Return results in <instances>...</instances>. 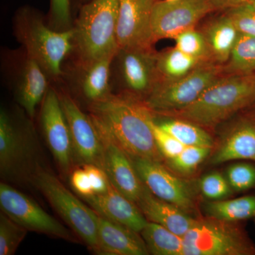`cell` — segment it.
<instances>
[{
	"instance_id": "6da1fadb",
	"label": "cell",
	"mask_w": 255,
	"mask_h": 255,
	"mask_svg": "<svg viewBox=\"0 0 255 255\" xmlns=\"http://www.w3.org/2000/svg\"><path fill=\"white\" fill-rule=\"evenodd\" d=\"M89 116L99 135L114 142L131 159L162 160L150 126L153 112L145 101L135 95L111 94L91 103Z\"/></svg>"
},
{
	"instance_id": "7a4b0ae2",
	"label": "cell",
	"mask_w": 255,
	"mask_h": 255,
	"mask_svg": "<svg viewBox=\"0 0 255 255\" xmlns=\"http://www.w3.org/2000/svg\"><path fill=\"white\" fill-rule=\"evenodd\" d=\"M255 100V74L219 77L191 105L164 115L214 127Z\"/></svg>"
},
{
	"instance_id": "3957f363",
	"label": "cell",
	"mask_w": 255,
	"mask_h": 255,
	"mask_svg": "<svg viewBox=\"0 0 255 255\" xmlns=\"http://www.w3.org/2000/svg\"><path fill=\"white\" fill-rule=\"evenodd\" d=\"M43 165L34 128L26 119L1 109L0 112V174L4 182L31 184Z\"/></svg>"
},
{
	"instance_id": "277c9868",
	"label": "cell",
	"mask_w": 255,
	"mask_h": 255,
	"mask_svg": "<svg viewBox=\"0 0 255 255\" xmlns=\"http://www.w3.org/2000/svg\"><path fill=\"white\" fill-rule=\"evenodd\" d=\"M119 0H89L82 5L74 31V44L82 65L117 56Z\"/></svg>"
},
{
	"instance_id": "5b68a950",
	"label": "cell",
	"mask_w": 255,
	"mask_h": 255,
	"mask_svg": "<svg viewBox=\"0 0 255 255\" xmlns=\"http://www.w3.org/2000/svg\"><path fill=\"white\" fill-rule=\"evenodd\" d=\"M16 23L17 36L26 48L28 57L36 60L47 74L59 76L63 60L75 47L74 28L62 31L50 29L28 9L20 11Z\"/></svg>"
},
{
	"instance_id": "8992f818",
	"label": "cell",
	"mask_w": 255,
	"mask_h": 255,
	"mask_svg": "<svg viewBox=\"0 0 255 255\" xmlns=\"http://www.w3.org/2000/svg\"><path fill=\"white\" fill-rule=\"evenodd\" d=\"M31 185L41 191L75 236L97 253L98 241L95 210L79 200L43 164L37 170Z\"/></svg>"
},
{
	"instance_id": "52a82bcc",
	"label": "cell",
	"mask_w": 255,
	"mask_h": 255,
	"mask_svg": "<svg viewBox=\"0 0 255 255\" xmlns=\"http://www.w3.org/2000/svg\"><path fill=\"white\" fill-rule=\"evenodd\" d=\"M222 73V66L208 62L182 78L159 80L147 96L145 104L153 113L164 115L182 110L194 103Z\"/></svg>"
},
{
	"instance_id": "ba28073f",
	"label": "cell",
	"mask_w": 255,
	"mask_h": 255,
	"mask_svg": "<svg viewBox=\"0 0 255 255\" xmlns=\"http://www.w3.org/2000/svg\"><path fill=\"white\" fill-rule=\"evenodd\" d=\"M184 255H250L254 247L231 222L199 220L184 236Z\"/></svg>"
},
{
	"instance_id": "9c48e42d",
	"label": "cell",
	"mask_w": 255,
	"mask_h": 255,
	"mask_svg": "<svg viewBox=\"0 0 255 255\" xmlns=\"http://www.w3.org/2000/svg\"><path fill=\"white\" fill-rule=\"evenodd\" d=\"M0 206L1 211L28 231L64 241H76V238L68 228L36 201L4 182L0 184Z\"/></svg>"
},
{
	"instance_id": "30bf717a",
	"label": "cell",
	"mask_w": 255,
	"mask_h": 255,
	"mask_svg": "<svg viewBox=\"0 0 255 255\" xmlns=\"http://www.w3.org/2000/svg\"><path fill=\"white\" fill-rule=\"evenodd\" d=\"M215 8L209 0L157 1L152 10L151 27L155 41L174 38L196 25Z\"/></svg>"
},
{
	"instance_id": "8fae6325",
	"label": "cell",
	"mask_w": 255,
	"mask_h": 255,
	"mask_svg": "<svg viewBox=\"0 0 255 255\" xmlns=\"http://www.w3.org/2000/svg\"><path fill=\"white\" fill-rule=\"evenodd\" d=\"M40 118L45 140L58 168L69 174L75 161L73 144L60 95L53 89H49L43 99Z\"/></svg>"
},
{
	"instance_id": "7c38bea8",
	"label": "cell",
	"mask_w": 255,
	"mask_h": 255,
	"mask_svg": "<svg viewBox=\"0 0 255 255\" xmlns=\"http://www.w3.org/2000/svg\"><path fill=\"white\" fill-rule=\"evenodd\" d=\"M157 0H119L117 36L119 49L152 48L151 18Z\"/></svg>"
},
{
	"instance_id": "4fadbf2b",
	"label": "cell",
	"mask_w": 255,
	"mask_h": 255,
	"mask_svg": "<svg viewBox=\"0 0 255 255\" xmlns=\"http://www.w3.org/2000/svg\"><path fill=\"white\" fill-rule=\"evenodd\" d=\"M60 99L70 129L74 159L82 166L92 164L102 168L103 146L90 116L70 96L63 94Z\"/></svg>"
},
{
	"instance_id": "5bb4252c",
	"label": "cell",
	"mask_w": 255,
	"mask_h": 255,
	"mask_svg": "<svg viewBox=\"0 0 255 255\" xmlns=\"http://www.w3.org/2000/svg\"><path fill=\"white\" fill-rule=\"evenodd\" d=\"M132 161L142 182L153 195L186 213L195 209L192 195L185 183L169 173L160 162L142 158Z\"/></svg>"
},
{
	"instance_id": "9a60e30c",
	"label": "cell",
	"mask_w": 255,
	"mask_h": 255,
	"mask_svg": "<svg viewBox=\"0 0 255 255\" xmlns=\"http://www.w3.org/2000/svg\"><path fill=\"white\" fill-rule=\"evenodd\" d=\"M119 70L124 85L135 95H148L159 80L157 53L152 48L119 49Z\"/></svg>"
},
{
	"instance_id": "2e32d148",
	"label": "cell",
	"mask_w": 255,
	"mask_h": 255,
	"mask_svg": "<svg viewBox=\"0 0 255 255\" xmlns=\"http://www.w3.org/2000/svg\"><path fill=\"white\" fill-rule=\"evenodd\" d=\"M100 137L103 146L102 169L112 185L136 204L145 185L139 177L131 158L114 142Z\"/></svg>"
},
{
	"instance_id": "e0dca14e",
	"label": "cell",
	"mask_w": 255,
	"mask_h": 255,
	"mask_svg": "<svg viewBox=\"0 0 255 255\" xmlns=\"http://www.w3.org/2000/svg\"><path fill=\"white\" fill-rule=\"evenodd\" d=\"M82 199L104 217L135 232H141L148 222L137 204L117 190L112 183L106 192Z\"/></svg>"
},
{
	"instance_id": "ac0fdd59",
	"label": "cell",
	"mask_w": 255,
	"mask_h": 255,
	"mask_svg": "<svg viewBox=\"0 0 255 255\" xmlns=\"http://www.w3.org/2000/svg\"><path fill=\"white\" fill-rule=\"evenodd\" d=\"M97 225L98 255H147L145 241L138 233L123 225L104 217L95 211Z\"/></svg>"
},
{
	"instance_id": "d6986e66",
	"label": "cell",
	"mask_w": 255,
	"mask_h": 255,
	"mask_svg": "<svg viewBox=\"0 0 255 255\" xmlns=\"http://www.w3.org/2000/svg\"><path fill=\"white\" fill-rule=\"evenodd\" d=\"M136 204L147 221L161 225L181 237L198 221L177 206L153 195L146 187Z\"/></svg>"
},
{
	"instance_id": "ffe728a7",
	"label": "cell",
	"mask_w": 255,
	"mask_h": 255,
	"mask_svg": "<svg viewBox=\"0 0 255 255\" xmlns=\"http://www.w3.org/2000/svg\"><path fill=\"white\" fill-rule=\"evenodd\" d=\"M46 72L36 60L28 57L23 65L17 90L18 103L30 118L48 91Z\"/></svg>"
},
{
	"instance_id": "44dd1931",
	"label": "cell",
	"mask_w": 255,
	"mask_h": 255,
	"mask_svg": "<svg viewBox=\"0 0 255 255\" xmlns=\"http://www.w3.org/2000/svg\"><path fill=\"white\" fill-rule=\"evenodd\" d=\"M201 32L215 63L220 65L227 63L241 34L231 17L226 13L210 21Z\"/></svg>"
},
{
	"instance_id": "7402d4cb",
	"label": "cell",
	"mask_w": 255,
	"mask_h": 255,
	"mask_svg": "<svg viewBox=\"0 0 255 255\" xmlns=\"http://www.w3.org/2000/svg\"><path fill=\"white\" fill-rule=\"evenodd\" d=\"M238 159L255 161V124L236 127L215 154L212 162L221 164Z\"/></svg>"
},
{
	"instance_id": "603a6c76",
	"label": "cell",
	"mask_w": 255,
	"mask_h": 255,
	"mask_svg": "<svg viewBox=\"0 0 255 255\" xmlns=\"http://www.w3.org/2000/svg\"><path fill=\"white\" fill-rule=\"evenodd\" d=\"M116 56H107L85 65L81 78L82 93L91 103L110 95L111 65Z\"/></svg>"
},
{
	"instance_id": "cb8c5ba5",
	"label": "cell",
	"mask_w": 255,
	"mask_h": 255,
	"mask_svg": "<svg viewBox=\"0 0 255 255\" xmlns=\"http://www.w3.org/2000/svg\"><path fill=\"white\" fill-rule=\"evenodd\" d=\"M140 233L151 254L184 255L183 237L161 225L148 221Z\"/></svg>"
},
{
	"instance_id": "d4e9b609",
	"label": "cell",
	"mask_w": 255,
	"mask_h": 255,
	"mask_svg": "<svg viewBox=\"0 0 255 255\" xmlns=\"http://www.w3.org/2000/svg\"><path fill=\"white\" fill-rule=\"evenodd\" d=\"M204 63L174 46L157 54L159 80H173L182 78Z\"/></svg>"
},
{
	"instance_id": "484cf974",
	"label": "cell",
	"mask_w": 255,
	"mask_h": 255,
	"mask_svg": "<svg viewBox=\"0 0 255 255\" xmlns=\"http://www.w3.org/2000/svg\"><path fill=\"white\" fill-rule=\"evenodd\" d=\"M210 218L236 222L255 216V196H248L230 200H215L205 206Z\"/></svg>"
},
{
	"instance_id": "4316f807",
	"label": "cell",
	"mask_w": 255,
	"mask_h": 255,
	"mask_svg": "<svg viewBox=\"0 0 255 255\" xmlns=\"http://www.w3.org/2000/svg\"><path fill=\"white\" fill-rule=\"evenodd\" d=\"M222 71L228 75H248L255 71V37L241 33Z\"/></svg>"
},
{
	"instance_id": "83f0119b",
	"label": "cell",
	"mask_w": 255,
	"mask_h": 255,
	"mask_svg": "<svg viewBox=\"0 0 255 255\" xmlns=\"http://www.w3.org/2000/svg\"><path fill=\"white\" fill-rule=\"evenodd\" d=\"M158 125L184 145L212 147V137L197 124L175 118L165 121Z\"/></svg>"
},
{
	"instance_id": "f1b7e54d",
	"label": "cell",
	"mask_w": 255,
	"mask_h": 255,
	"mask_svg": "<svg viewBox=\"0 0 255 255\" xmlns=\"http://www.w3.org/2000/svg\"><path fill=\"white\" fill-rule=\"evenodd\" d=\"M175 47L183 53L204 63L214 62L207 42L201 31L195 28L181 33L174 38Z\"/></svg>"
},
{
	"instance_id": "f546056e",
	"label": "cell",
	"mask_w": 255,
	"mask_h": 255,
	"mask_svg": "<svg viewBox=\"0 0 255 255\" xmlns=\"http://www.w3.org/2000/svg\"><path fill=\"white\" fill-rule=\"evenodd\" d=\"M28 231L3 211L0 214V255H12L26 238Z\"/></svg>"
},
{
	"instance_id": "4dcf8cb0",
	"label": "cell",
	"mask_w": 255,
	"mask_h": 255,
	"mask_svg": "<svg viewBox=\"0 0 255 255\" xmlns=\"http://www.w3.org/2000/svg\"><path fill=\"white\" fill-rule=\"evenodd\" d=\"M211 150L210 147L186 146L177 157L169 162L176 170L184 174L191 173L206 158Z\"/></svg>"
},
{
	"instance_id": "1f68e13d",
	"label": "cell",
	"mask_w": 255,
	"mask_h": 255,
	"mask_svg": "<svg viewBox=\"0 0 255 255\" xmlns=\"http://www.w3.org/2000/svg\"><path fill=\"white\" fill-rule=\"evenodd\" d=\"M227 10L226 14L240 33L255 37V0H248Z\"/></svg>"
},
{
	"instance_id": "d6a6232c",
	"label": "cell",
	"mask_w": 255,
	"mask_h": 255,
	"mask_svg": "<svg viewBox=\"0 0 255 255\" xmlns=\"http://www.w3.org/2000/svg\"><path fill=\"white\" fill-rule=\"evenodd\" d=\"M150 126L156 145L158 147L160 153L164 157L170 160L177 157L184 150L186 146L181 143L173 135L159 127L158 124L156 123L154 118L151 119Z\"/></svg>"
},
{
	"instance_id": "836d02e7",
	"label": "cell",
	"mask_w": 255,
	"mask_h": 255,
	"mask_svg": "<svg viewBox=\"0 0 255 255\" xmlns=\"http://www.w3.org/2000/svg\"><path fill=\"white\" fill-rule=\"evenodd\" d=\"M227 179L235 190H248L255 185V167L247 163L233 164L228 169Z\"/></svg>"
},
{
	"instance_id": "e575fe53",
	"label": "cell",
	"mask_w": 255,
	"mask_h": 255,
	"mask_svg": "<svg viewBox=\"0 0 255 255\" xmlns=\"http://www.w3.org/2000/svg\"><path fill=\"white\" fill-rule=\"evenodd\" d=\"M200 187L203 195L212 200H220L231 192L228 179L218 172L207 174L203 178Z\"/></svg>"
},
{
	"instance_id": "d590c367",
	"label": "cell",
	"mask_w": 255,
	"mask_h": 255,
	"mask_svg": "<svg viewBox=\"0 0 255 255\" xmlns=\"http://www.w3.org/2000/svg\"><path fill=\"white\" fill-rule=\"evenodd\" d=\"M82 167L88 174L95 194H102L108 190L111 182L103 169L92 164H85Z\"/></svg>"
},
{
	"instance_id": "8d00e7d4",
	"label": "cell",
	"mask_w": 255,
	"mask_h": 255,
	"mask_svg": "<svg viewBox=\"0 0 255 255\" xmlns=\"http://www.w3.org/2000/svg\"><path fill=\"white\" fill-rule=\"evenodd\" d=\"M82 168L75 169L70 174V183L74 190L83 197H88L95 194L91 182L86 170Z\"/></svg>"
},
{
	"instance_id": "74e56055",
	"label": "cell",
	"mask_w": 255,
	"mask_h": 255,
	"mask_svg": "<svg viewBox=\"0 0 255 255\" xmlns=\"http://www.w3.org/2000/svg\"><path fill=\"white\" fill-rule=\"evenodd\" d=\"M52 16L57 23L67 26L70 19V0H50Z\"/></svg>"
},
{
	"instance_id": "f35d334b",
	"label": "cell",
	"mask_w": 255,
	"mask_h": 255,
	"mask_svg": "<svg viewBox=\"0 0 255 255\" xmlns=\"http://www.w3.org/2000/svg\"><path fill=\"white\" fill-rule=\"evenodd\" d=\"M216 10L228 9L248 0H209Z\"/></svg>"
},
{
	"instance_id": "ab89813d",
	"label": "cell",
	"mask_w": 255,
	"mask_h": 255,
	"mask_svg": "<svg viewBox=\"0 0 255 255\" xmlns=\"http://www.w3.org/2000/svg\"><path fill=\"white\" fill-rule=\"evenodd\" d=\"M163 1H176V0H163Z\"/></svg>"
}]
</instances>
